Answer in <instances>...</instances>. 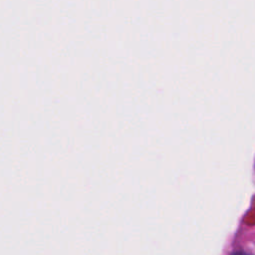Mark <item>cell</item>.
Returning <instances> with one entry per match:
<instances>
[{"mask_svg": "<svg viewBox=\"0 0 255 255\" xmlns=\"http://www.w3.org/2000/svg\"><path fill=\"white\" fill-rule=\"evenodd\" d=\"M230 255H249V254H247L246 252H243V251H235V252L231 253Z\"/></svg>", "mask_w": 255, "mask_h": 255, "instance_id": "obj_1", "label": "cell"}]
</instances>
